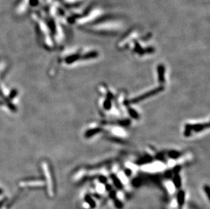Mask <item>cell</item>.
I'll return each mask as SVG.
<instances>
[{
    "mask_svg": "<svg viewBox=\"0 0 210 209\" xmlns=\"http://www.w3.org/2000/svg\"><path fill=\"white\" fill-rule=\"evenodd\" d=\"M43 170H44V173L45 175H46V177L47 178V180H48V193L50 196H53V190H52V180H51L50 172H49L48 166H47L46 163L43 164Z\"/></svg>",
    "mask_w": 210,
    "mask_h": 209,
    "instance_id": "1",
    "label": "cell"
},
{
    "mask_svg": "<svg viewBox=\"0 0 210 209\" xmlns=\"http://www.w3.org/2000/svg\"><path fill=\"white\" fill-rule=\"evenodd\" d=\"M43 183L41 181H36V182H27V183H20V185H27V186H41L43 185Z\"/></svg>",
    "mask_w": 210,
    "mask_h": 209,
    "instance_id": "2",
    "label": "cell"
},
{
    "mask_svg": "<svg viewBox=\"0 0 210 209\" xmlns=\"http://www.w3.org/2000/svg\"><path fill=\"white\" fill-rule=\"evenodd\" d=\"M5 202V200H1V202H0V209H1V206H3V204H4Z\"/></svg>",
    "mask_w": 210,
    "mask_h": 209,
    "instance_id": "3",
    "label": "cell"
},
{
    "mask_svg": "<svg viewBox=\"0 0 210 209\" xmlns=\"http://www.w3.org/2000/svg\"><path fill=\"white\" fill-rule=\"evenodd\" d=\"M1 193H2V190L0 189V194H1Z\"/></svg>",
    "mask_w": 210,
    "mask_h": 209,
    "instance_id": "4",
    "label": "cell"
}]
</instances>
